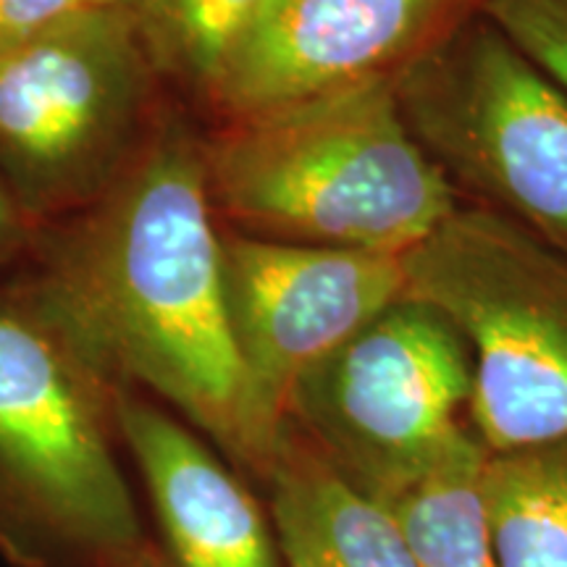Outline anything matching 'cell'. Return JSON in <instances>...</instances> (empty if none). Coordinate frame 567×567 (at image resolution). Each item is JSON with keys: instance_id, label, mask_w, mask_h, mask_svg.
Masks as SVG:
<instances>
[{"instance_id": "obj_1", "label": "cell", "mask_w": 567, "mask_h": 567, "mask_svg": "<svg viewBox=\"0 0 567 567\" xmlns=\"http://www.w3.org/2000/svg\"><path fill=\"white\" fill-rule=\"evenodd\" d=\"M63 224L40 231L32 292L118 386L264 476L274 444L234 339L203 140L163 116L109 193Z\"/></svg>"}, {"instance_id": "obj_2", "label": "cell", "mask_w": 567, "mask_h": 567, "mask_svg": "<svg viewBox=\"0 0 567 567\" xmlns=\"http://www.w3.org/2000/svg\"><path fill=\"white\" fill-rule=\"evenodd\" d=\"M203 161L216 218L281 243L405 255L460 205L394 80L224 122Z\"/></svg>"}, {"instance_id": "obj_3", "label": "cell", "mask_w": 567, "mask_h": 567, "mask_svg": "<svg viewBox=\"0 0 567 567\" xmlns=\"http://www.w3.org/2000/svg\"><path fill=\"white\" fill-rule=\"evenodd\" d=\"M118 389L30 287L0 292L6 567H168L122 465Z\"/></svg>"}, {"instance_id": "obj_4", "label": "cell", "mask_w": 567, "mask_h": 567, "mask_svg": "<svg viewBox=\"0 0 567 567\" xmlns=\"http://www.w3.org/2000/svg\"><path fill=\"white\" fill-rule=\"evenodd\" d=\"M405 295L455 323L471 415L492 455L567 439V255L481 205H457L402 255Z\"/></svg>"}, {"instance_id": "obj_5", "label": "cell", "mask_w": 567, "mask_h": 567, "mask_svg": "<svg viewBox=\"0 0 567 567\" xmlns=\"http://www.w3.org/2000/svg\"><path fill=\"white\" fill-rule=\"evenodd\" d=\"M158 69L130 11L80 9L0 55V179L34 224L90 208L163 113Z\"/></svg>"}, {"instance_id": "obj_6", "label": "cell", "mask_w": 567, "mask_h": 567, "mask_svg": "<svg viewBox=\"0 0 567 567\" xmlns=\"http://www.w3.org/2000/svg\"><path fill=\"white\" fill-rule=\"evenodd\" d=\"M452 187L567 255V92L484 13L394 80Z\"/></svg>"}, {"instance_id": "obj_7", "label": "cell", "mask_w": 567, "mask_h": 567, "mask_svg": "<svg viewBox=\"0 0 567 567\" xmlns=\"http://www.w3.org/2000/svg\"><path fill=\"white\" fill-rule=\"evenodd\" d=\"M473 360L442 310L400 297L297 384L287 423L368 494L421 473L465 434Z\"/></svg>"}, {"instance_id": "obj_8", "label": "cell", "mask_w": 567, "mask_h": 567, "mask_svg": "<svg viewBox=\"0 0 567 567\" xmlns=\"http://www.w3.org/2000/svg\"><path fill=\"white\" fill-rule=\"evenodd\" d=\"M224 287L255 415L279 444L300 381L405 297L402 255L221 229Z\"/></svg>"}, {"instance_id": "obj_9", "label": "cell", "mask_w": 567, "mask_h": 567, "mask_svg": "<svg viewBox=\"0 0 567 567\" xmlns=\"http://www.w3.org/2000/svg\"><path fill=\"white\" fill-rule=\"evenodd\" d=\"M484 0H264L208 97L224 122L396 80Z\"/></svg>"}, {"instance_id": "obj_10", "label": "cell", "mask_w": 567, "mask_h": 567, "mask_svg": "<svg viewBox=\"0 0 567 567\" xmlns=\"http://www.w3.org/2000/svg\"><path fill=\"white\" fill-rule=\"evenodd\" d=\"M116 421L168 567H284L266 513L193 425L132 386L118 389Z\"/></svg>"}, {"instance_id": "obj_11", "label": "cell", "mask_w": 567, "mask_h": 567, "mask_svg": "<svg viewBox=\"0 0 567 567\" xmlns=\"http://www.w3.org/2000/svg\"><path fill=\"white\" fill-rule=\"evenodd\" d=\"M264 478L284 567H417L392 509L337 471L292 423Z\"/></svg>"}, {"instance_id": "obj_12", "label": "cell", "mask_w": 567, "mask_h": 567, "mask_svg": "<svg viewBox=\"0 0 567 567\" xmlns=\"http://www.w3.org/2000/svg\"><path fill=\"white\" fill-rule=\"evenodd\" d=\"M488 450L465 431L436 463L386 492L417 567H499L488 528L484 467Z\"/></svg>"}, {"instance_id": "obj_13", "label": "cell", "mask_w": 567, "mask_h": 567, "mask_svg": "<svg viewBox=\"0 0 567 567\" xmlns=\"http://www.w3.org/2000/svg\"><path fill=\"white\" fill-rule=\"evenodd\" d=\"M484 499L499 567H567V439L488 452Z\"/></svg>"}, {"instance_id": "obj_14", "label": "cell", "mask_w": 567, "mask_h": 567, "mask_svg": "<svg viewBox=\"0 0 567 567\" xmlns=\"http://www.w3.org/2000/svg\"><path fill=\"white\" fill-rule=\"evenodd\" d=\"M264 0H145L134 13L161 76L208 103L226 55Z\"/></svg>"}, {"instance_id": "obj_15", "label": "cell", "mask_w": 567, "mask_h": 567, "mask_svg": "<svg viewBox=\"0 0 567 567\" xmlns=\"http://www.w3.org/2000/svg\"><path fill=\"white\" fill-rule=\"evenodd\" d=\"M481 13L567 92V0H484Z\"/></svg>"}, {"instance_id": "obj_16", "label": "cell", "mask_w": 567, "mask_h": 567, "mask_svg": "<svg viewBox=\"0 0 567 567\" xmlns=\"http://www.w3.org/2000/svg\"><path fill=\"white\" fill-rule=\"evenodd\" d=\"M87 9L84 0H0V55Z\"/></svg>"}, {"instance_id": "obj_17", "label": "cell", "mask_w": 567, "mask_h": 567, "mask_svg": "<svg viewBox=\"0 0 567 567\" xmlns=\"http://www.w3.org/2000/svg\"><path fill=\"white\" fill-rule=\"evenodd\" d=\"M40 231L42 226L27 216L11 189L0 179V266L38 247Z\"/></svg>"}, {"instance_id": "obj_18", "label": "cell", "mask_w": 567, "mask_h": 567, "mask_svg": "<svg viewBox=\"0 0 567 567\" xmlns=\"http://www.w3.org/2000/svg\"><path fill=\"white\" fill-rule=\"evenodd\" d=\"M84 6H90V9H113V11L137 13L142 6H145V0H84Z\"/></svg>"}]
</instances>
